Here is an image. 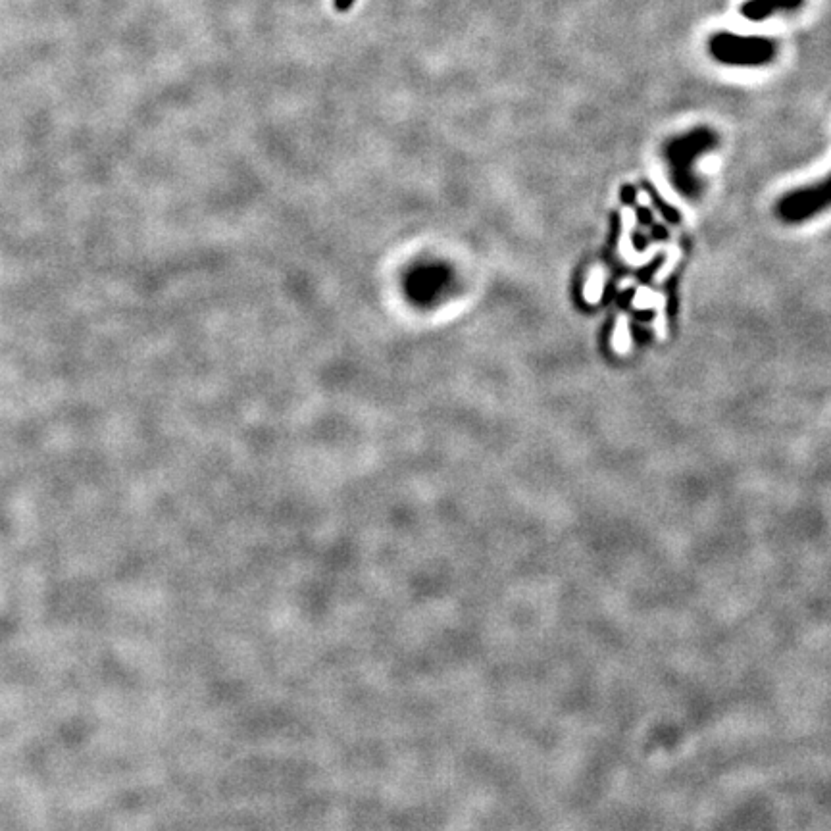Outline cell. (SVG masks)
I'll return each mask as SVG.
<instances>
[{
  "mask_svg": "<svg viewBox=\"0 0 831 831\" xmlns=\"http://www.w3.org/2000/svg\"><path fill=\"white\" fill-rule=\"evenodd\" d=\"M831 208V174L830 176L789 191L778 202V216L785 224L797 226L820 216Z\"/></svg>",
  "mask_w": 831,
  "mask_h": 831,
  "instance_id": "cell-3",
  "label": "cell"
},
{
  "mask_svg": "<svg viewBox=\"0 0 831 831\" xmlns=\"http://www.w3.org/2000/svg\"><path fill=\"white\" fill-rule=\"evenodd\" d=\"M708 52L714 60L726 66L758 68L770 64L776 58L778 43L768 37L720 31L710 37Z\"/></svg>",
  "mask_w": 831,
  "mask_h": 831,
  "instance_id": "cell-2",
  "label": "cell"
},
{
  "mask_svg": "<svg viewBox=\"0 0 831 831\" xmlns=\"http://www.w3.org/2000/svg\"><path fill=\"white\" fill-rule=\"evenodd\" d=\"M720 139L710 127H695L678 137H672L664 145V160L668 164L672 183L683 197L695 199L701 193V181L697 176V164L706 152L714 151Z\"/></svg>",
  "mask_w": 831,
  "mask_h": 831,
  "instance_id": "cell-1",
  "label": "cell"
},
{
  "mask_svg": "<svg viewBox=\"0 0 831 831\" xmlns=\"http://www.w3.org/2000/svg\"><path fill=\"white\" fill-rule=\"evenodd\" d=\"M805 0H747L741 4V14L749 22H764L776 12H791L803 6Z\"/></svg>",
  "mask_w": 831,
  "mask_h": 831,
  "instance_id": "cell-4",
  "label": "cell"
}]
</instances>
